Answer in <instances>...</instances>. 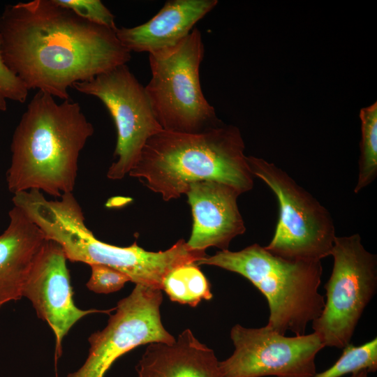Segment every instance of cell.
Masks as SVG:
<instances>
[{
  "mask_svg": "<svg viewBox=\"0 0 377 377\" xmlns=\"http://www.w3.org/2000/svg\"><path fill=\"white\" fill-rule=\"evenodd\" d=\"M73 87L100 99L111 114L117 132L114 156L107 177L121 179L138 162L149 138L163 131L156 120L145 87L126 64Z\"/></svg>",
  "mask_w": 377,
  "mask_h": 377,
  "instance_id": "cell-9",
  "label": "cell"
},
{
  "mask_svg": "<svg viewBox=\"0 0 377 377\" xmlns=\"http://www.w3.org/2000/svg\"><path fill=\"white\" fill-rule=\"evenodd\" d=\"M360 119L362 135L355 193L370 185L377 177V102L362 108Z\"/></svg>",
  "mask_w": 377,
  "mask_h": 377,
  "instance_id": "cell-18",
  "label": "cell"
},
{
  "mask_svg": "<svg viewBox=\"0 0 377 377\" xmlns=\"http://www.w3.org/2000/svg\"><path fill=\"white\" fill-rule=\"evenodd\" d=\"M193 219L187 242L194 250L210 246L228 250L230 242L246 230L237 200L240 193L233 187L216 181L202 180L189 185L186 193Z\"/></svg>",
  "mask_w": 377,
  "mask_h": 377,
  "instance_id": "cell-13",
  "label": "cell"
},
{
  "mask_svg": "<svg viewBox=\"0 0 377 377\" xmlns=\"http://www.w3.org/2000/svg\"><path fill=\"white\" fill-rule=\"evenodd\" d=\"M239 274L266 297L269 315L266 326L285 335L305 334L309 323L321 313L324 297L319 293L323 267L319 260H290L253 244L238 251H217L196 263Z\"/></svg>",
  "mask_w": 377,
  "mask_h": 377,
  "instance_id": "cell-5",
  "label": "cell"
},
{
  "mask_svg": "<svg viewBox=\"0 0 377 377\" xmlns=\"http://www.w3.org/2000/svg\"><path fill=\"white\" fill-rule=\"evenodd\" d=\"M244 149L239 129L223 122L195 133L162 131L148 139L128 175L165 201L202 180L226 184L242 194L253 188L254 177Z\"/></svg>",
  "mask_w": 377,
  "mask_h": 377,
  "instance_id": "cell-3",
  "label": "cell"
},
{
  "mask_svg": "<svg viewBox=\"0 0 377 377\" xmlns=\"http://www.w3.org/2000/svg\"><path fill=\"white\" fill-rule=\"evenodd\" d=\"M1 47V38H0ZM29 89L5 64L0 50V111L7 110V100L20 103L26 101Z\"/></svg>",
  "mask_w": 377,
  "mask_h": 377,
  "instance_id": "cell-22",
  "label": "cell"
},
{
  "mask_svg": "<svg viewBox=\"0 0 377 377\" xmlns=\"http://www.w3.org/2000/svg\"><path fill=\"white\" fill-rule=\"evenodd\" d=\"M90 22L116 31L114 16L100 0H54Z\"/></svg>",
  "mask_w": 377,
  "mask_h": 377,
  "instance_id": "cell-20",
  "label": "cell"
},
{
  "mask_svg": "<svg viewBox=\"0 0 377 377\" xmlns=\"http://www.w3.org/2000/svg\"><path fill=\"white\" fill-rule=\"evenodd\" d=\"M369 372L367 370H362L352 374L350 377H369Z\"/></svg>",
  "mask_w": 377,
  "mask_h": 377,
  "instance_id": "cell-23",
  "label": "cell"
},
{
  "mask_svg": "<svg viewBox=\"0 0 377 377\" xmlns=\"http://www.w3.org/2000/svg\"><path fill=\"white\" fill-rule=\"evenodd\" d=\"M54 98L38 91L14 131L6 175L13 194L37 189L59 198L75 188L78 158L94 129L78 103Z\"/></svg>",
  "mask_w": 377,
  "mask_h": 377,
  "instance_id": "cell-2",
  "label": "cell"
},
{
  "mask_svg": "<svg viewBox=\"0 0 377 377\" xmlns=\"http://www.w3.org/2000/svg\"><path fill=\"white\" fill-rule=\"evenodd\" d=\"M253 177L276 195L279 219L265 248L290 260H319L330 256L336 236L330 212L286 171L262 158L247 156Z\"/></svg>",
  "mask_w": 377,
  "mask_h": 377,
  "instance_id": "cell-7",
  "label": "cell"
},
{
  "mask_svg": "<svg viewBox=\"0 0 377 377\" xmlns=\"http://www.w3.org/2000/svg\"><path fill=\"white\" fill-rule=\"evenodd\" d=\"M91 276L86 283L89 290L96 293L108 294L121 290L131 281L124 273L105 265H91Z\"/></svg>",
  "mask_w": 377,
  "mask_h": 377,
  "instance_id": "cell-21",
  "label": "cell"
},
{
  "mask_svg": "<svg viewBox=\"0 0 377 377\" xmlns=\"http://www.w3.org/2000/svg\"><path fill=\"white\" fill-rule=\"evenodd\" d=\"M217 0H170L151 19L132 28H117L116 36L130 52L164 53L177 47L211 11Z\"/></svg>",
  "mask_w": 377,
  "mask_h": 377,
  "instance_id": "cell-14",
  "label": "cell"
},
{
  "mask_svg": "<svg viewBox=\"0 0 377 377\" xmlns=\"http://www.w3.org/2000/svg\"><path fill=\"white\" fill-rule=\"evenodd\" d=\"M9 224L0 235V307L23 297L31 269L47 239L19 207L9 213Z\"/></svg>",
  "mask_w": 377,
  "mask_h": 377,
  "instance_id": "cell-15",
  "label": "cell"
},
{
  "mask_svg": "<svg viewBox=\"0 0 377 377\" xmlns=\"http://www.w3.org/2000/svg\"><path fill=\"white\" fill-rule=\"evenodd\" d=\"M172 302L196 306L202 300L213 295L210 285L195 263H188L172 270L164 279L163 288Z\"/></svg>",
  "mask_w": 377,
  "mask_h": 377,
  "instance_id": "cell-17",
  "label": "cell"
},
{
  "mask_svg": "<svg viewBox=\"0 0 377 377\" xmlns=\"http://www.w3.org/2000/svg\"><path fill=\"white\" fill-rule=\"evenodd\" d=\"M1 54L27 86L64 101L76 82L126 64L131 52L115 31L78 16L54 0L5 6Z\"/></svg>",
  "mask_w": 377,
  "mask_h": 377,
  "instance_id": "cell-1",
  "label": "cell"
},
{
  "mask_svg": "<svg viewBox=\"0 0 377 377\" xmlns=\"http://www.w3.org/2000/svg\"><path fill=\"white\" fill-rule=\"evenodd\" d=\"M230 338L235 350L219 362L223 377H313L316 357L325 348L315 332L286 337L266 325L249 328L236 324Z\"/></svg>",
  "mask_w": 377,
  "mask_h": 377,
  "instance_id": "cell-11",
  "label": "cell"
},
{
  "mask_svg": "<svg viewBox=\"0 0 377 377\" xmlns=\"http://www.w3.org/2000/svg\"><path fill=\"white\" fill-rule=\"evenodd\" d=\"M330 256L333 267L325 285L326 301L311 323L325 347L343 348L376 293L377 256L364 248L358 233L336 237Z\"/></svg>",
  "mask_w": 377,
  "mask_h": 377,
  "instance_id": "cell-8",
  "label": "cell"
},
{
  "mask_svg": "<svg viewBox=\"0 0 377 377\" xmlns=\"http://www.w3.org/2000/svg\"><path fill=\"white\" fill-rule=\"evenodd\" d=\"M67 258L62 247L47 239L39 252L23 289V297L31 302L37 316L47 322L56 339V357H59L61 342L71 328L84 316L110 310L77 307L73 299Z\"/></svg>",
  "mask_w": 377,
  "mask_h": 377,
  "instance_id": "cell-12",
  "label": "cell"
},
{
  "mask_svg": "<svg viewBox=\"0 0 377 377\" xmlns=\"http://www.w3.org/2000/svg\"><path fill=\"white\" fill-rule=\"evenodd\" d=\"M162 301L161 290L135 284L130 295L118 302L107 326L89 337L84 364L66 377H104L117 359L138 346L174 343L175 337L161 321Z\"/></svg>",
  "mask_w": 377,
  "mask_h": 377,
  "instance_id": "cell-10",
  "label": "cell"
},
{
  "mask_svg": "<svg viewBox=\"0 0 377 377\" xmlns=\"http://www.w3.org/2000/svg\"><path fill=\"white\" fill-rule=\"evenodd\" d=\"M362 370L369 373L377 370V339L375 337L360 346L349 343L337 362L325 371L313 377H342Z\"/></svg>",
  "mask_w": 377,
  "mask_h": 377,
  "instance_id": "cell-19",
  "label": "cell"
},
{
  "mask_svg": "<svg viewBox=\"0 0 377 377\" xmlns=\"http://www.w3.org/2000/svg\"><path fill=\"white\" fill-rule=\"evenodd\" d=\"M219 362L214 350L186 329L172 343H149L136 370L138 377H223Z\"/></svg>",
  "mask_w": 377,
  "mask_h": 377,
  "instance_id": "cell-16",
  "label": "cell"
},
{
  "mask_svg": "<svg viewBox=\"0 0 377 377\" xmlns=\"http://www.w3.org/2000/svg\"><path fill=\"white\" fill-rule=\"evenodd\" d=\"M15 204L47 239L62 247L67 260L113 267L135 284L162 290L163 280L172 270L196 263L207 256L205 251L191 249L183 239L158 252L146 251L136 242L126 247L101 242L86 226L82 208L73 193L48 200L43 193L31 189L20 194Z\"/></svg>",
  "mask_w": 377,
  "mask_h": 377,
  "instance_id": "cell-4",
  "label": "cell"
},
{
  "mask_svg": "<svg viewBox=\"0 0 377 377\" xmlns=\"http://www.w3.org/2000/svg\"><path fill=\"white\" fill-rule=\"evenodd\" d=\"M203 56L197 28L171 50L149 54L151 78L145 89L163 131L195 133L222 123L201 89L199 71Z\"/></svg>",
  "mask_w": 377,
  "mask_h": 377,
  "instance_id": "cell-6",
  "label": "cell"
}]
</instances>
